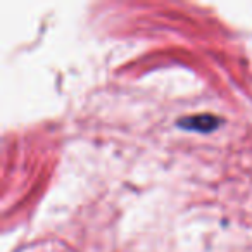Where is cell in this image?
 I'll use <instances>...</instances> for the list:
<instances>
[{
  "mask_svg": "<svg viewBox=\"0 0 252 252\" xmlns=\"http://www.w3.org/2000/svg\"><path fill=\"white\" fill-rule=\"evenodd\" d=\"M178 128L187 131H197V133H211V131L218 130L221 125V119L214 114H195V116H187L176 121Z\"/></svg>",
  "mask_w": 252,
  "mask_h": 252,
  "instance_id": "obj_1",
  "label": "cell"
}]
</instances>
